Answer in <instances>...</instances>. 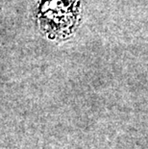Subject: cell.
I'll list each match as a JSON object with an SVG mask.
<instances>
[{"label": "cell", "mask_w": 148, "mask_h": 149, "mask_svg": "<svg viewBox=\"0 0 148 149\" xmlns=\"http://www.w3.org/2000/svg\"><path fill=\"white\" fill-rule=\"evenodd\" d=\"M81 0H40L36 17L49 37L65 38L77 26Z\"/></svg>", "instance_id": "obj_1"}]
</instances>
